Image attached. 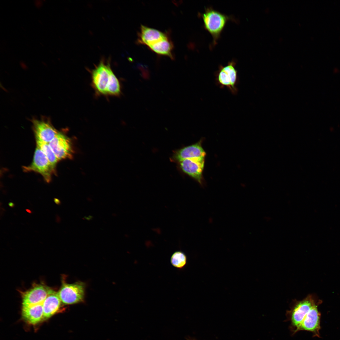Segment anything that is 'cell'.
Masks as SVG:
<instances>
[{
	"label": "cell",
	"mask_w": 340,
	"mask_h": 340,
	"mask_svg": "<svg viewBox=\"0 0 340 340\" xmlns=\"http://www.w3.org/2000/svg\"><path fill=\"white\" fill-rule=\"evenodd\" d=\"M315 302L311 296L302 300L293 301L290 309L286 312V320L290 322V329L292 335L297 330L305 316Z\"/></svg>",
	"instance_id": "6da1fadb"
},
{
	"label": "cell",
	"mask_w": 340,
	"mask_h": 340,
	"mask_svg": "<svg viewBox=\"0 0 340 340\" xmlns=\"http://www.w3.org/2000/svg\"><path fill=\"white\" fill-rule=\"evenodd\" d=\"M201 17L205 28L211 34L214 44H216L230 17L211 8H207Z\"/></svg>",
	"instance_id": "7a4b0ae2"
},
{
	"label": "cell",
	"mask_w": 340,
	"mask_h": 340,
	"mask_svg": "<svg viewBox=\"0 0 340 340\" xmlns=\"http://www.w3.org/2000/svg\"><path fill=\"white\" fill-rule=\"evenodd\" d=\"M85 288L86 284L83 282L78 281L69 284L63 280L58 294L61 303L65 305L83 303Z\"/></svg>",
	"instance_id": "3957f363"
},
{
	"label": "cell",
	"mask_w": 340,
	"mask_h": 340,
	"mask_svg": "<svg viewBox=\"0 0 340 340\" xmlns=\"http://www.w3.org/2000/svg\"><path fill=\"white\" fill-rule=\"evenodd\" d=\"M113 72L110 63H106L104 60L91 71L92 85L98 95H106V91L111 75Z\"/></svg>",
	"instance_id": "277c9868"
},
{
	"label": "cell",
	"mask_w": 340,
	"mask_h": 340,
	"mask_svg": "<svg viewBox=\"0 0 340 340\" xmlns=\"http://www.w3.org/2000/svg\"><path fill=\"white\" fill-rule=\"evenodd\" d=\"M234 61L229 62L224 66L221 65L216 73V81L221 88L226 87L234 94L238 91V73Z\"/></svg>",
	"instance_id": "5b68a950"
},
{
	"label": "cell",
	"mask_w": 340,
	"mask_h": 340,
	"mask_svg": "<svg viewBox=\"0 0 340 340\" xmlns=\"http://www.w3.org/2000/svg\"><path fill=\"white\" fill-rule=\"evenodd\" d=\"M55 169L45 155L37 146L31 163L28 166L23 167L25 171H33L40 174L47 183L50 181Z\"/></svg>",
	"instance_id": "8992f818"
},
{
	"label": "cell",
	"mask_w": 340,
	"mask_h": 340,
	"mask_svg": "<svg viewBox=\"0 0 340 340\" xmlns=\"http://www.w3.org/2000/svg\"><path fill=\"white\" fill-rule=\"evenodd\" d=\"M49 144L59 161L72 157L73 150L71 142L64 134L59 132Z\"/></svg>",
	"instance_id": "52a82bcc"
},
{
	"label": "cell",
	"mask_w": 340,
	"mask_h": 340,
	"mask_svg": "<svg viewBox=\"0 0 340 340\" xmlns=\"http://www.w3.org/2000/svg\"><path fill=\"white\" fill-rule=\"evenodd\" d=\"M51 289L44 285H35L22 293V306L43 303Z\"/></svg>",
	"instance_id": "ba28073f"
},
{
	"label": "cell",
	"mask_w": 340,
	"mask_h": 340,
	"mask_svg": "<svg viewBox=\"0 0 340 340\" xmlns=\"http://www.w3.org/2000/svg\"><path fill=\"white\" fill-rule=\"evenodd\" d=\"M179 162L182 170L202 184L205 158L186 159Z\"/></svg>",
	"instance_id": "9c48e42d"
},
{
	"label": "cell",
	"mask_w": 340,
	"mask_h": 340,
	"mask_svg": "<svg viewBox=\"0 0 340 340\" xmlns=\"http://www.w3.org/2000/svg\"><path fill=\"white\" fill-rule=\"evenodd\" d=\"M33 124L36 138L46 143H49L59 133L48 121L35 119Z\"/></svg>",
	"instance_id": "30bf717a"
},
{
	"label": "cell",
	"mask_w": 340,
	"mask_h": 340,
	"mask_svg": "<svg viewBox=\"0 0 340 340\" xmlns=\"http://www.w3.org/2000/svg\"><path fill=\"white\" fill-rule=\"evenodd\" d=\"M168 36L161 31L142 25L138 41L139 43L149 47Z\"/></svg>",
	"instance_id": "8fae6325"
},
{
	"label": "cell",
	"mask_w": 340,
	"mask_h": 340,
	"mask_svg": "<svg viewBox=\"0 0 340 340\" xmlns=\"http://www.w3.org/2000/svg\"><path fill=\"white\" fill-rule=\"evenodd\" d=\"M320 314L315 303L308 313L299 327L297 332L301 331L316 333L320 329Z\"/></svg>",
	"instance_id": "7c38bea8"
},
{
	"label": "cell",
	"mask_w": 340,
	"mask_h": 340,
	"mask_svg": "<svg viewBox=\"0 0 340 340\" xmlns=\"http://www.w3.org/2000/svg\"><path fill=\"white\" fill-rule=\"evenodd\" d=\"M201 142L179 150L175 155L176 159L180 162L186 159L205 158L206 153L202 146Z\"/></svg>",
	"instance_id": "4fadbf2b"
},
{
	"label": "cell",
	"mask_w": 340,
	"mask_h": 340,
	"mask_svg": "<svg viewBox=\"0 0 340 340\" xmlns=\"http://www.w3.org/2000/svg\"><path fill=\"white\" fill-rule=\"evenodd\" d=\"M22 316L28 324L36 325L43 320V303L22 306Z\"/></svg>",
	"instance_id": "5bb4252c"
},
{
	"label": "cell",
	"mask_w": 340,
	"mask_h": 340,
	"mask_svg": "<svg viewBox=\"0 0 340 340\" xmlns=\"http://www.w3.org/2000/svg\"><path fill=\"white\" fill-rule=\"evenodd\" d=\"M61 301L58 292L51 289L43 303V320H46L55 314L60 307Z\"/></svg>",
	"instance_id": "9a60e30c"
},
{
	"label": "cell",
	"mask_w": 340,
	"mask_h": 340,
	"mask_svg": "<svg viewBox=\"0 0 340 340\" xmlns=\"http://www.w3.org/2000/svg\"><path fill=\"white\" fill-rule=\"evenodd\" d=\"M148 47L158 54L167 56L172 59L173 58L172 51L173 46L168 36Z\"/></svg>",
	"instance_id": "2e32d148"
},
{
	"label": "cell",
	"mask_w": 340,
	"mask_h": 340,
	"mask_svg": "<svg viewBox=\"0 0 340 340\" xmlns=\"http://www.w3.org/2000/svg\"><path fill=\"white\" fill-rule=\"evenodd\" d=\"M36 139L37 146L39 147L45 155L51 164L55 168L56 164L59 160L51 149L49 143Z\"/></svg>",
	"instance_id": "e0dca14e"
},
{
	"label": "cell",
	"mask_w": 340,
	"mask_h": 340,
	"mask_svg": "<svg viewBox=\"0 0 340 340\" xmlns=\"http://www.w3.org/2000/svg\"><path fill=\"white\" fill-rule=\"evenodd\" d=\"M170 262L174 267L179 269H182L186 264V256L181 251H176L172 255Z\"/></svg>",
	"instance_id": "ac0fdd59"
},
{
	"label": "cell",
	"mask_w": 340,
	"mask_h": 340,
	"mask_svg": "<svg viewBox=\"0 0 340 340\" xmlns=\"http://www.w3.org/2000/svg\"><path fill=\"white\" fill-rule=\"evenodd\" d=\"M54 202L57 205H60L61 204L60 201L57 198H54Z\"/></svg>",
	"instance_id": "d6986e66"
},
{
	"label": "cell",
	"mask_w": 340,
	"mask_h": 340,
	"mask_svg": "<svg viewBox=\"0 0 340 340\" xmlns=\"http://www.w3.org/2000/svg\"><path fill=\"white\" fill-rule=\"evenodd\" d=\"M37 2H36V5L37 7H40L41 6V5H42V3L40 1L39 2H38L39 1H37Z\"/></svg>",
	"instance_id": "ffe728a7"
},
{
	"label": "cell",
	"mask_w": 340,
	"mask_h": 340,
	"mask_svg": "<svg viewBox=\"0 0 340 340\" xmlns=\"http://www.w3.org/2000/svg\"><path fill=\"white\" fill-rule=\"evenodd\" d=\"M9 206L11 207H13L14 206V204L12 202H9L8 203Z\"/></svg>",
	"instance_id": "44dd1931"
},
{
	"label": "cell",
	"mask_w": 340,
	"mask_h": 340,
	"mask_svg": "<svg viewBox=\"0 0 340 340\" xmlns=\"http://www.w3.org/2000/svg\"><path fill=\"white\" fill-rule=\"evenodd\" d=\"M26 211H27V212H28V213H31V210H29V209H26Z\"/></svg>",
	"instance_id": "7402d4cb"
}]
</instances>
